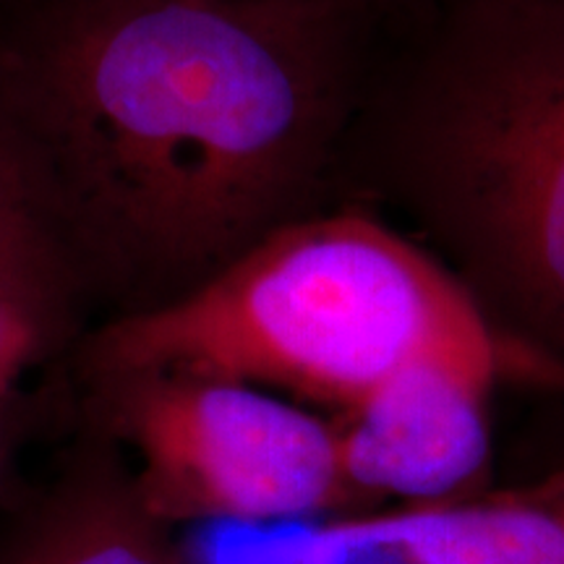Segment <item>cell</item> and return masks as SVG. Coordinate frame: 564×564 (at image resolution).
Listing matches in <instances>:
<instances>
[{
  "mask_svg": "<svg viewBox=\"0 0 564 564\" xmlns=\"http://www.w3.org/2000/svg\"><path fill=\"white\" fill-rule=\"evenodd\" d=\"M371 514L415 564H564V468L518 489Z\"/></svg>",
  "mask_w": 564,
  "mask_h": 564,
  "instance_id": "obj_6",
  "label": "cell"
},
{
  "mask_svg": "<svg viewBox=\"0 0 564 564\" xmlns=\"http://www.w3.org/2000/svg\"><path fill=\"white\" fill-rule=\"evenodd\" d=\"M507 366V337L497 348L429 352L343 411L335 421L343 474L361 505L476 494L491 465V384Z\"/></svg>",
  "mask_w": 564,
  "mask_h": 564,
  "instance_id": "obj_5",
  "label": "cell"
},
{
  "mask_svg": "<svg viewBox=\"0 0 564 564\" xmlns=\"http://www.w3.org/2000/svg\"><path fill=\"white\" fill-rule=\"evenodd\" d=\"M112 432L137 455L129 478L154 520L274 525L361 505L335 423L264 387L196 373L102 379Z\"/></svg>",
  "mask_w": 564,
  "mask_h": 564,
  "instance_id": "obj_4",
  "label": "cell"
},
{
  "mask_svg": "<svg viewBox=\"0 0 564 564\" xmlns=\"http://www.w3.org/2000/svg\"><path fill=\"white\" fill-rule=\"evenodd\" d=\"M505 337L463 280L364 212L303 215L175 299L91 337L97 382L196 373L348 411L392 371Z\"/></svg>",
  "mask_w": 564,
  "mask_h": 564,
  "instance_id": "obj_3",
  "label": "cell"
},
{
  "mask_svg": "<svg viewBox=\"0 0 564 564\" xmlns=\"http://www.w3.org/2000/svg\"><path fill=\"white\" fill-rule=\"evenodd\" d=\"M0 564H188L129 478L91 474L47 502Z\"/></svg>",
  "mask_w": 564,
  "mask_h": 564,
  "instance_id": "obj_7",
  "label": "cell"
},
{
  "mask_svg": "<svg viewBox=\"0 0 564 564\" xmlns=\"http://www.w3.org/2000/svg\"><path fill=\"white\" fill-rule=\"evenodd\" d=\"M274 544L267 564H415L371 512L335 518Z\"/></svg>",
  "mask_w": 564,
  "mask_h": 564,
  "instance_id": "obj_9",
  "label": "cell"
},
{
  "mask_svg": "<svg viewBox=\"0 0 564 564\" xmlns=\"http://www.w3.org/2000/svg\"><path fill=\"white\" fill-rule=\"evenodd\" d=\"M518 371L528 373V377H539L541 382L562 387V390H564V364L556 361V358H552L544 350L525 348L523 358H520Z\"/></svg>",
  "mask_w": 564,
  "mask_h": 564,
  "instance_id": "obj_11",
  "label": "cell"
},
{
  "mask_svg": "<svg viewBox=\"0 0 564 564\" xmlns=\"http://www.w3.org/2000/svg\"><path fill=\"white\" fill-rule=\"evenodd\" d=\"M373 150L484 314L564 348V0H460L387 95Z\"/></svg>",
  "mask_w": 564,
  "mask_h": 564,
  "instance_id": "obj_2",
  "label": "cell"
},
{
  "mask_svg": "<svg viewBox=\"0 0 564 564\" xmlns=\"http://www.w3.org/2000/svg\"><path fill=\"white\" fill-rule=\"evenodd\" d=\"M366 0H53L0 112L82 288L158 306L303 217L356 105Z\"/></svg>",
  "mask_w": 564,
  "mask_h": 564,
  "instance_id": "obj_1",
  "label": "cell"
},
{
  "mask_svg": "<svg viewBox=\"0 0 564 564\" xmlns=\"http://www.w3.org/2000/svg\"><path fill=\"white\" fill-rule=\"evenodd\" d=\"M79 291V274L0 112V299L30 314L47 335L66 322Z\"/></svg>",
  "mask_w": 564,
  "mask_h": 564,
  "instance_id": "obj_8",
  "label": "cell"
},
{
  "mask_svg": "<svg viewBox=\"0 0 564 564\" xmlns=\"http://www.w3.org/2000/svg\"><path fill=\"white\" fill-rule=\"evenodd\" d=\"M42 337L45 329L30 314L0 299V392L21 371L26 358L40 350Z\"/></svg>",
  "mask_w": 564,
  "mask_h": 564,
  "instance_id": "obj_10",
  "label": "cell"
}]
</instances>
